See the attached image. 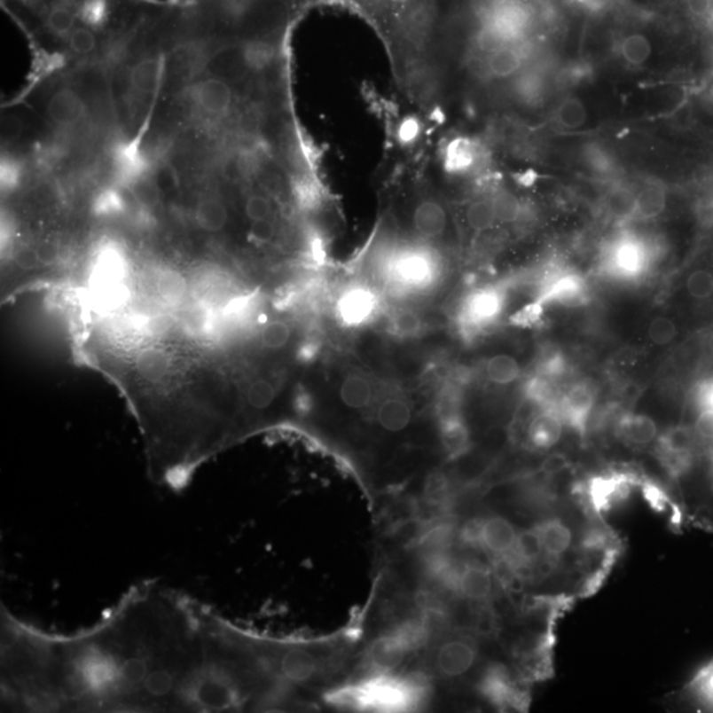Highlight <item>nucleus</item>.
I'll use <instances>...</instances> for the list:
<instances>
[{"label":"nucleus","instance_id":"obj_1","mask_svg":"<svg viewBox=\"0 0 713 713\" xmlns=\"http://www.w3.org/2000/svg\"><path fill=\"white\" fill-rule=\"evenodd\" d=\"M26 712H238L251 704L245 631L161 583H140L75 633L19 626L10 653Z\"/></svg>","mask_w":713,"mask_h":713},{"label":"nucleus","instance_id":"obj_2","mask_svg":"<svg viewBox=\"0 0 713 713\" xmlns=\"http://www.w3.org/2000/svg\"><path fill=\"white\" fill-rule=\"evenodd\" d=\"M424 654V667L429 678L453 682L468 677L480 658L477 641L471 634H437Z\"/></svg>","mask_w":713,"mask_h":713},{"label":"nucleus","instance_id":"obj_3","mask_svg":"<svg viewBox=\"0 0 713 713\" xmlns=\"http://www.w3.org/2000/svg\"><path fill=\"white\" fill-rule=\"evenodd\" d=\"M696 447L698 440L691 427H671L656 437L655 458L672 480L679 481L690 474Z\"/></svg>","mask_w":713,"mask_h":713},{"label":"nucleus","instance_id":"obj_4","mask_svg":"<svg viewBox=\"0 0 713 713\" xmlns=\"http://www.w3.org/2000/svg\"><path fill=\"white\" fill-rule=\"evenodd\" d=\"M537 299L545 307L548 305L576 307L587 302V283L576 272L564 271L561 269L551 270L545 272L540 283Z\"/></svg>","mask_w":713,"mask_h":713},{"label":"nucleus","instance_id":"obj_5","mask_svg":"<svg viewBox=\"0 0 713 713\" xmlns=\"http://www.w3.org/2000/svg\"><path fill=\"white\" fill-rule=\"evenodd\" d=\"M478 687L483 698L488 699L497 709H528V693L518 687L517 682L502 664L489 666L483 672Z\"/></svg>","mask_w":713,"mask_h":713},{"label":"nucleus","instance_id":"obj_6","mask_svg":"<svg viewBox=\"0 0 713 713\" xmlns=\"http://www.w3.org/2000/svg\"><path fill=\"white\" fill-rule=\"evenodd\" d=\"M639 481L626 474H609L593 475L584 486L591 510L601 515L609 512L613 506L628 498L631 489Z\"/></svg>","mask_w":713,"mask_h":713},{"label":"nucleus","instance_id":"obj_7","mask_svg":"<svg viewBox=\"0 0 713 713\" xmlns=\"http://www.w3.org/2000/svg\"><path fill=\"white\" fill-rule=\"evenodd\" d=\"M594 404L596 394L593 388L587 383H575L559 399V412L564 424L583 437L587 434Z\"/></svg>","mask_w":713,"mask_h":713},{"label":"nucleus","instance_id":"obj_8","mask_svg":"<svg viewBox=\"0 0 713 713\" xmlns=\"http://www.w3.org/2000/svg\"><path fill=\"white\" fill-rule=\"evenodd\" d=\"M494 592V579L491 572L477 561L458 563L453 579L452 593L468 602L483 604Z\"/></svg>","mask_w":713,"mask_h":713},{"label":"nucleus","instance_id":"obj_9","mask_svg":"<svg viewBox=\"0 0 713 713\" xmlns=\"http://www.w3.org/2000/svg\"><path fill=\"white\" fill-rule=\"evenodd\" d=\"M518 533L515 526L502 515L480 518V550L507 561L514 552Z\"/></svg>","mask_w":713,"mask_h":713},{"label":"nucleus","instance_id":"obj_10","mask_svg":"<svg viewBox=\"0 0 713 713\" xmlns=\"http://www.w3.org/2000/svg\"><path fill=\"white\" fill-rule=\"evenodd\" d=\"M647 261L649 258L642 243L623 238L613 246L605 262V271L621 279H636L644 274Z\"/></svg>","mask_w":713,"mask_h":713},{"label":"nucleus","instance_id":"obj_11","mask_svg":"<svg viewBox=\"0 0 713 713\" xmlns=\"http://www.w3.org/2000/svg\"><path fill=\"white\" fill-rule=\"evenodd\" d=\"M615 436L629 447L639 448L652 444L658 437V427L650 416L626 412L615 421Z\"/></svg>","mask_w":713,"mask_h":713},{"label":"nucleus","instance_id":"obj_12","mask_svg":"<svg viewBox=\"0 0 713 713\" xmlns=\"http://www.w3.org/2000/svg\"><path fill=\"white\" fill-rule=\"evenodd\" d=\"M564 421L556 409H540L528 428L529 443L540 451L551 450L563 435Z\"/></svg>","mask_w":713,"mask_h":713},{"label":"nucleus","instance_id":"obj_13","mask_svg":"<svg viewBox=\"0 0 713 713\" xmlns=\"http://www.w3.org/2000/svg\"><path fill=\"white\" fill-rule=\"evenodd\" d=\"M504 296L496 290L478 291L469 297L464 309V325L475 329L491 323L499 315Z\"/></svg>","mask_w":713,"mask_h":713},{"label":"nucleus","instance_id":"obj_14","mask_svg":"<svg viewBox=\"0 0 713 713\" xmlns=\"http://www.w3.org/2000/svg\"><path fill=\"white\" fill-rule=\"evenodd\" d=\"M377 309V297L364 288L348 291L339 302V315L347 325H362Z\"/></svg>","mask_w":713,"mask_h":713},{"label":"nucleus","instance_id":"obj_15","mask_svg":"<svg viewBox=\"0 0 713 713\" xmlns=\"http://www.w3.org/2000/svg\"><path fill=\"white\" fill-rule=\"evenodd\" d=\"M411 406L402 398H388L378 406L375 420L378 427L386 434L398 435L411 426Z\"/></svg>","mask_w":713,"mask_h":713},{"label":"nucleus","instance_id":"obj_16","mask_svg":"<svg viewBox=\"0 0 713 713\" xmlns=\"http://www.w3.org/2000/svg\"><path fill=\"white\" fill-rule=\"evenodd\" d=\"M542 543L543 551L547 558L556 559L568 551L572 543V533L566 523L556 518L540 521L534 526Z\"/></svg>","mask_w":713,"mask_h":713},{"label":"nucleus","instance_id":"obj_17","mask_svg":"<svg viewBox=\"0 0 713 713\" xmlns=\"http://www.w3.org/2000/svg\"><path fill=\"white\" fill-rule=\"evenodd\" d=\"M196 99L200 106L212 115H223L231 109V86L217 78L201 81L196 86Z\"/></svg>","mask_w":713,"mask_h":713},{"label":"nucleus","instance_id":"obj_18","mask_svg":"<svg viewBox=\"0 0 713 713\" xmlns=\"http://www.w3.org/2000/svg\"><path fill=\"white\" fill-rule=\"evenodd\" d=\"M394 274L404 285L423 286L429 282L434 274V264L424 254L410 251L399 256L394 266Z\"/></svg>","mask_w":713,"mask_h":713},{"label":"nucleus","instance_id":"obj_19","mask_svg":"<svg viewBox=\"0 0 713 713\" xmlns=\"http://www.w3.org/2000/svg\"><path fill=\"white\" fill-rule=\"evenodd\" d=\"M447 213L434 200L421 201L414 212L415 231L424 238H439L447 229Z\"/></svg>","mask_w":713,"mask_h":713},{"label":"nucleus","instance_id":"obj_20","mask_svg":"<svg viewBox=\"0 0 713 713\" xmlns=\"http://www.w3.org/2000/svg\"><path fill=\"white\" fill-rule=\"evenodd\" d=\"M340 401L350 411H362L372 404V382L358 372L348 374L340 385Z\"/></svg>","mask_w":713,"mask_h":713},{"label":"nucleus","instance_id":"obj_21","mask_svg":"<svg viewBox=\"0 0 713 713\" xmlns=\"http://www.w3.org/2000/svg\"><path fill=\"white\" fill-rule=\"evenodd\" d=\"M636 192L628 186H613L604 197V208L613 220L625 223L636 218Z\"/></svg>","mask_w":713,"mask_h":713},{"label":"nucleus","instance_id":"obj_22","mask_svg":"<svg viewBox=\"0 0 713 713\" xmlns=\"http://www.w3.org/2000/svg\"><path fill=\"white\" fill-rule=\"evenodd\" d=\"M666 205L667 193L663 185L656 183L645 185L641 191L637 192L636 218L644 221L654 220L664 212Z\"/></svg>","mask_w":713,"mask_h":713},{"label":"nucleus","instance_id":"obj_23","mask_svg":"<svg viewBox=\"0 0 713 713\" xmlns=\"http://www.w3.org/2000/svg\"><path fill=\"white\" fill-rule=\"evenodd\" d=\"M82 113L80 98L72 90H59L51 99L48 105V114L61 126H67L80 118Z\"/></svg>","mask_w":713,"mask_h":713},{"label":"nucleus","instance_id":"obj_24","mask_svg":"<svg viewBox=\"0 0 713 713\" xmlns=\"http://www.w3.org/2000/svg\"><path fill=\"white\" fill-rule=\"evenodd\" d=\"M486 377L490 382L499 386L512 385L520 380L522 367L514 356L496 355L490 356L485 364Z\"/></svg>","mask_w":713,"mask_h":713},{"label":"nucleus","instance_id":"obj_25","mask_svg":"<svg viewBox=\"0 0 713 713\" xmlns=\"http://www.w3.org/2000/svg\"><path fill=\"white\" fill-rule=\"evenodd\" d=\"M653 53V45L646 35L634 32L628 35L621 44V55L628 64L641 67Z\"/></svg>","mask_w":713,"mask_h":713},{"label":"nucleus","instance_id":"obj_26","mask_svg":"<svg viewBox=\"0 0 713 713\" xmlns=\"http://www.w3.org/2000/svg\"><path fill=\"white\" fill-rule=\"evenodd\" d=\"M197 221L205 231H221L228 223V210L217 200H204L197 208Z\"/></svg>","mask_w":713,"mask_h":713},{"label":"nucleus","instance_id":"obj_27","mask_svg":"<svg viewBox=\"0 0 713 713\" xmlns=\"http://www.w3.org/2000/svg\"><path fill=\"white\" fill-rule=\"evenodd\" d=\"M556 121L566 129H577L588 121V113L582 99L568 97L563 99L556 110Z\"/></svg>","mask_w":713,"mask_h":713},{"label":"nucleus","instance_id":"obj_28","mask_svg":"<svg viewBox=\"0 0 713 713\" xmlns=\"http://www.w3.org/2000/svg\"><path fill=\"white\" fill-rule=\"evenodd\" d=\"M521 67H522V58L514 48L505 47L489 56L488 67L491 74L496 77H510L517 73Z\"/></svg>","mask_w":713,"mask_h":713},{"label":"nucleus","instance_id":"obj_29","mask_svg":"<svg viewBox=\"0 0 713 713\" xmlns=\"http://www.w3.org/2000/svg\"><path fill=\"white\" fill-rule=\"evenodd\" d=\"M466 221L468 225L475 231H485L493 228L497 221L496 210H494L491 200H480L469 205L466 209Z\"/></svg>","mask_w":713,"mask_h":713},{"label":"nucleus","instance_id":"obj_30","mask_svg":"<svg viewBox=\"0 0 713 713\" xmlns=\"http://www.w3.org/2000/svg\"><path fill=\"white\" fill-rule=\"evenodd\" d=\"M688 690L704 707L713 709V661L699 670L698 674L691 680Z\"/></svg>","mask_w":713,"mask_h":713},{"label":"nucleus","instance_id":"obj_31","mask_svg":"<svg viewBox=\"0 0 713 713\" xmlns=\"http://www.w3.org/2000/svg\"><path fill=\"white\" fill-rule=\"evenodd\" d=\"M161 65L158 59H145L132 70V85L139 91H151L161 78Z\"/></svg>","mask_w":713,"mask_h":713},{"label":"nucleus","instance_id":"obj_32","mask_svg":"<svg viewBox=\"0 0 713 713\" xmlns=\"http://www.w3.org/2000/svg\"><path fill=\"white\" fill-rule=\"evenodd\" d=\"M277 391L274 386L266 380H258L251 383L247 390L248 406L256 411H263L274 404Z\"/></svg>","mask_w":713,"mask_h":713},{"label":"nucleus","instance_id":"obj_33","mask_svg":"<svg viewBox=\"0 0 713 713\" xmlns=\"http://www.w3.org/2000/svg\"><path fill=\"white\" fill-rule=\"evenodd\" d=\"M647 336L653 344L658 347H666L671 344L678 336L677 324L671 318L658 316L650 321L647 328Z\"/></svg>","mask_w":713,"mask_h":713},{"label":"nucleus","instance_id":"obj_34","mask_svg":"<svg viewBox=\"0 0 713 713\" xmlns=\"http://www.w3.org/2000/svg\"><path fill=\"white\" fill-rule=\"evenodd\" d=\"M290 339L291 328L285 321H271L262 332V341L269 349H282L290 342Z\"/></svg>","mask_w":713,"mask_h":713},{"label":"nucleus","instance_id":"obj_35","mask_svg":"<svg viewBox=\"0 0 713 713\" xmlns=\"http://www.w3.org/2000/svg\"><path fill=\"white\" fill-rule=\"evenodd\" d=\"M474 147L468 140L453 142L448 153V164L453 171L469 168L474 161Z\"/></svg>","mask_w":713,"mask_h":713},{"label":"nucleus","instance_id":"obj_36","mask_svg":"<svg viewBox=\"0 0 713 713\" xmlns=\"http://www.w3.org/2000/svg\"><path fill=\"white\" fill-rule=\"evenodd\" d=\"M567 359L559 350L547 349L543 353L537 364V374L545 375L551 380H558L566 372Z\"/></svg>","mask_w":713,"mask_h":713},{"label":"nucleus","instance_id":"obj_37","mask_svg":"<svg viewBox=\"0 0 713 713\" xmlns=\"http://www.w3.org/2000/svg\"><path fill=\"white\" fill-rule=\"evenodd\" d=\"M686 286L693 299H709L713 295V274L709 270H696L688 277Z\"/></svg>","mask_w":713,"mask_h":713},{"label":"nucleus","instance_id":"obj_38","mask_svg":"<svg viewBox=\"0 0 713 713\" xmlns=\"http://www.w3.org/2000/svg\"><path fill=\"white\" fill-rule=\"evenodd\" d=\"M491 201H493L494 210H496L497 221L514 223L522 213V207H521L520 201L512 193L498 194Z\"/></svg>","mask_w":713,"mask_h":713},{"label":"nucleus","instance_id":"obj_39","mask_svg":"<svg viewBox=\"0 0 713 713\" xmlns=\"http://www.w3.org/2000/svg\"><path fill=\"white\" fill-rule=\"evenodd\" d=\"M140 370L151 380L163 378L168 372V359L161 352H150L143 356L139 362Z\"/></svg>","mask_w":713,"mask_h":713},{"label":"nucleus","instance_id":"obj_40","mask_svg":"<svg viewBox=\"0 0 713 713\" xmlns=\"http://www.w3.org/2000/svg\"><path fill=\"white\" fill-rule=\"evenodd\" d=\"M545 305L540 300L535 299L530 304L525 305L520 312L515 313L514 323L525 328H534L542 323L545 317Z\"/></svg>","mask_w":713,"mask_h":713},{"label":"nucleus","instance_id":"obj_41","mask_svg":"<svg viewBox=\"0 0 713 713\" xmlns=\"http://www.w3.org/2000/svg\"><path fill=\"white\" fill-rule=\"evenodd\" d=\"M74 21V13L64 7L55 8L48 18L50 28L58 35H67L69 32H73Z\"/></svg>","mask_w":713,"mask_h":713},{"label":"nucleus","instance_id":"obj_42","mask_svg":"<svg viewBox=\"0 0 713 713\" xmlns=\"http://www.w3.org/2000/svg\"><path fill=\"white\" fill-rule=\"evenodd\" d=\"M393 325L401 336H414L420 329V320L411 310H401L394 317Z\"/></svg>","mask_w":713,"mask_h":713},{"label":"nucleus","instance_id":"obj_43","mask_svg":"<svg viewBox=\"0 0 713 713\" xmlns=\"http://www.w3.org/2000/svg\"><path fill=\"white\" fill-rule=\"evenodd\" d=\"M70 47L75 53L86 55L96 48V37L89 29H74L70 32Z\"/></svg>","mask_w":713,"mask_h":713},{"label":"nucleus","instance_id":"obj_44","mask_svg":"<svg viewBox=\"0 0 713 713\" xmlns=\"http://www.w3.org/2000/svg\"><path fill=\"white\" fill-rule=\"evenodd\" d=\"M270 213H271V205L264 197L253 196L246 202V215L253 223L269 220Z\"/></svg>","mask_w":713,"mask_h":713},{"label":"nucleus","instance_id":"obj_45","mask_svg":"<svg viewBox=\"0 0 713 713\" xmlns=\"http://www.w3.org/2000/svg\"><path fill=\"white\" fill-rule=\"evenodd\" d=\"M36 256L39 263L52 264L58 261L59 247L52 242H44L36 248Z\"/></svg>","mask_w":713,"mask_h":713},{"label":"nucleus","instance_id":"obj_46","mask_svg":"<svg viewBox=\"0 0 713 713\" xmlns=\"http://www.w3.org/2000/svg\"><path fill=\"white\" fill-rule=\"evenodd\" d=\"M275 234V228L269 220L256 221L251 226V236L255 238L256 240L261 242H267L271 239Z\"/></svg>","mask_w":713,"mask_h":713},{"label":"nucleus","instance_id":"obj_47","mask_svg":"<svg viewBox=\"0 0 713 713\" xmlns=\"http://www.w3.org/2000/svg\"><path fill=\"white\" fill-rule=\"evenodd\" d=\"M698 217L704 225H713V191L698 205Z\"/></svg>","mask_w":713,"mask_h":713},{"label":"nucleus","instance_id":"obj_48","mask_svg":"<svg viewBox=\"0 0 713 713\" xmlns=\"http://www.w3.org/2000/svg\"><path fill=\"white\" fill-rule=\"evenodd\" d=\"M132 189H134L135 196L142 201L151 202L155 199V189H153V184L148 183L147 180L135 181Z\"/></svg>","mask_w":713,"mask_h":713},{"label":"nucleus","instance_id":"obj_49","mask_svg":"<svg viewBox=\"0 0 713 713\" xmlns=\"http://www.w3.org/2000/svg\"><path fill=\"white\" fill-rule=\"evenodd\" d=\"M567 466H568V461L564 456L552 455L545 461L542 469L545 472V474H560Z\"/></svg>","mask_w":713,"mask_h":713},{"label":"nucleus","instance_id":"obj_50","mask_svg":"<svg viewBox=\"0 0 713 713\" xmlns=\"http://www.w3.org/2000/svg\"><path fill=\"white\" fill-rule=\"evenodd\" d=\"M698 402L701 410L713 411V380L701 386L698 393Z\"/></svg>","mask_w":713,"mask_h":713},{"label":"nucleus","instance_id":"obj_51","mask_svg":"<svg viewBox=\"0 0 713 713\" xmlns=\"http://www.w3.org/2000/svg\"><path fill=\"white\" fill-rule=\"evenodd\" d=\"M97 207H98V210L101 213H113L121 208V201H119L117 194L107 193L99 199Z\"/></svg>","mask_w":713,"mask_h":713},{"label":"nucleus","instance_id":"obj_52","mask_svg":"<svg viewBox=\"0 0 713 713\" xmlns=\"http://www.w3.org/2000/svg\"><path fill=\"white\" fill-rule=\"evenodd\" d=\"M419 126L416 123V121H406L404 124H402L401 131H399V137H401L404 142H410V140L414 139L416 135H418Z\"/></svg>","mask_w":713,"mask_h":713},{"label":"nucleus","instance_id":"obj_53","mask_svg":"<svg viewBox=\"0 0 713 713\" xmlns=\"http://www.w3.org/2000/svg\"><path fill=\"white\" fill-rule=\"evenodd\" d=\"M18 262L24 269H32L39 263L37 261L36 251L24 250L19 253Z\"/></svg>","mask_w":713,"mask_h":713},{"label":"nucleus","instance_id":"obj_54","mask_svg":"<svg viewBox=\"0 0 713 713\" xmlns=\"http://www.w3.org/2000/svg\"><path fill=\"white\" fill-rule=\"evenodd\" d=\"M537 175L535 174L534 171H528L525 174L521 175L520 181L521 184H523L525 186H531L537 181Z\"/></svg>","mask_w":713,"mask_h":713},{"label":"nucleus","instance_id":"obj_55","mask_svg":"<svg viewBox=\"0 0 713 713\" xmlns=\"http://www.w3.org/2000/svg\"><path fill=\"white\" fill-rule=\"evenodd\" d=\"M709 350H711V353L713 355V331L711 332V334H709Z\"/></svg>","mask_w":713,"mask_h":713},{"label":"nucleus","instance_id":"obj_56","mask_svg":"<svg viewBox=\"0 0 713 713\" xmlns=\"http://www.w3.org/2000/svg\"><path fill=\"white\" fill-rule=\"evenodd\" d=\"M21 2L29 3V4H32V3L39 2V0H21Z\"/></svg>","mask_w":713,"mask_h":713}]
</instances>
